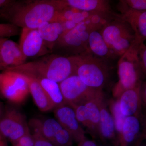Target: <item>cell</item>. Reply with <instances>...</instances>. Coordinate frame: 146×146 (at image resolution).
I'll list each match as a JSON object with an SVG mask.
<instances>
[{
    "label": "cell",
    "instance_id": "obj_1",
    "mask_svg": "<svg viewBox=\"0 0 146 146\" xmlns=\"http://www.w3.org/2000/svg\"><path fill=\"white\" fill-rule=\"evenodd\" d=\"M66 7L64 0L14 1L4 16L18 27L38 29L44 23L56 22Z\"/></svg>",
    "mask_w": 146,
    "mask_h": 146
},
{
    "label": "cell",
    "instance_id": "obj_2",
    "mask_svg": "<svg viewBox=\"0 0 146 146\" xmlns=\"http://www.w3.org/2000/svg\"><path fill=\"white\" fill-rule=\"evenodd\" d=\"M80 59V55L67 57L51 54L5 70L15 72L31 78H47L59 83L69 77L76 75Z\"/></svg>",
    "mask_w": 146,
    "mask_h": 146
},
{
    "label": "cell",
    "instance_id": "obj_3",
    "mask_svg": "<svg viewBox=\"0 0 146 146\" xmlns=\"http://www.w3.org/2000/svg\"><path fill=\"white\" fill-rule=\"evenodd\" d=\"M140 45L134 43L118 62L119 81L112 90L113 96L119 99L125 91L141 84L143 72L138 62L137 50Z\"/></svg>",
    "mask_w": 146,
    "mask_h": 146
},
{
    "label": "cell",
    "instance_id": "obj_4",
    "mask_svg": "<svg viewBox=\"0 0 146 146\" xmlns=\"http://www.w3.org/2000/svg\"><path fill=\"white\" fill-rule=\"evenodd\" d=\"M108 46L116 56H121L135 43L132 29L120 18L110 21L100 30Z\"/></svg>",
    "mask_w": 146,
    "mask_h": 146
},
{
    "label": "cell",
    "instance_id": "obj_5",
    "mask_svg": "<svg viewBox=\"0 0 146 146\" xmlns=\"http://www.w3.org/2000/svg\"><path fill=\"white\" fill-rule=\"evenodd\" d=\"M80 55L81 59L77 70V75L87 86L102 91L109 77L107 65L90 52Z\"/></svg>",
    "mask_w": 146,
    "mask_h": 146
},
{
    "label": "cell",
    "instance_id": "obj_6",
    "mask_svg": "<svg viewBox=\"0 0 146 146\" xmlns=\"http://www.w3.org/2000/svg\"><path fill=\"white\" fill-rule=\"evenodd\" d=\"M98 28L89 21L81 22L74 28L64 32L56 45L80 55L89 52L88 40L92 31Z\"/></svg>",
    "mask_w": 146,
    "mask_h": 146
},
{
    "label": "cell",
    "instance_id": "obj_7",
    "mask_svg": "<svg viewBox=\"0 0 146 146\" xmlns=\"http://www.w3.org/2000/svg\"><path fill=\"white\" fill-rule=\"evenodd\" d=\"M30 132L25 116L16 107L11 105L5 107L0 120V132L12 145Z\"/></svg>",
    "mask_w": 146,
    "mask_h": 146
},
{
    "label": "cell",
    "instance_id": "obj_8",
    "mask_svg": "<svg viewBox=\"0 0 146 146\" xmlns=\"http://www.w3.org/2000/svg\"><path fill=\"white\" fill-rule=\"evenodd\" d=\"M0 94L10 102L21 104L30 94L28 84L23 75L4 70L0 73Z\"/></svg>",
    "mask_w": 146,
    "mask_h": 146
},
{
    "label": "cell",
    "instance_id": "obj_9",
    "mask_svg": "<svg viewBox=\"0 0 146 146\" xmlns=\"http://www.w3.org/2000/svg\"><path fill=\"white\" fill-rule=\"evenodd\" d=\"M58 84L64 100L69 105L83 104L104 94L102 90L87 86L77 75L71 76Z\"/></svg>",
    "mask_w": 146,
    "mask_h": 146
},
{
    "label": "cell",
    "instance_id": "obj_10",
    "mask_svg": "<svg viewBox=\"0 0 146 146\" xmlns=\"http://www.w3.org/2000/svg\"><path fill=\"white\" fill-rule=\"evenodd\" d=\"M54 112L56 119L71 134L74 141L78 143L86 138V132L77 119L72 108L63 104L55 108Z\"/></svg>",
    "mask_w": 146,
    "mask_h": 146
},
{
    "label": "cell",
    "instance_id": "obj_11",
    "mask_svg": "<svg viewBox=\"0 0 146 146\" xmlns=\"http://www.w3.org/2000/svg\"><path fill=\"white\" fill-rule=\"evenodd\" d=\"M19 45L27 58L44 56L50 52L46 47L38 29L23 28Z\"/></svg>",
    "mask_w": 146,
    "mask_h": 146
},
{
    "label": "cell",
    "instance_id": "obj_12",
    "mask_svg": "<svg viewBox=\"0 0 146 146\" xmlns=\"http://www.w3.org/2000/svg\"><path fill=\"white\" fill-rule=\"evenodd\" d=\"M0 70L19 66L25 63L27 58L20 46L7 38H0Z\"/></svg>",
    "mask_w": 146,
    "mask_h": 146
},
{
    "label": "cell",
    "instance_id": "obj_13",
    "mask_svg": "<svg viewBox=\"0 0 146 146\" xmlns=\"http://www.w3.org/2000/svg\"><path fill=\"white\" fill-rule=\"evenodd\" d=\"M67 7L110 18H119L111 8L109 1L105 0H64Z\"/></svg>",
    "mask_w": 146,
    "mask_h": 146
},
{
    "label": "cell",
    "instance_id": "obj_14",
    "mask_svg": "<svg viewBox=\"0 0 146 146\" xmlns=\"http://www.w3.org/2000/svg\"><path fill=\"white\" fill-rule=\"evenodd\" d=\"M100 117L98 134L102 142H109L114 146H119V137L115 122L111 113L107 108L104 99L102 102L100 108Z\"/></svg>",
    "mask_w": 146,
    "mask_h": 146
},
{
    "label": "cell",
    "instance_id": "obj_15",
    "mask_svg": "<svg viewBox=\"0 0 146 146\" xmlns=\"http://www.w3.org/2000/svg\"><path fill=\"white\" fill-rule=\"evenodd\" d=\"M141 84L125 91L119 98L121 112L125 117L134 116L139 117L142 103Z\"/></svg>",
    "mask_w": 146,
    "mask_h": 146
},
{
    "label": "cell",
    "instance_id": "obj_16",
    "mask_svg": "<svg viewBox=\"0 0 146 146\" xmlns=\"http://www.w3.org/2000/svg\"><path fill=\"white\" fill-rule=\"evenodd\" d=\"M120 18L132 29L135 35V43L138 45L144 43L146 38V10L128 11L120 16Z\"/></svg>",
    "mask_w": 146,
    "mask_h": 146
},
{
    "label": "cell",
    "instance_id": "obj_17",
    "mask_svg": "<svg viewBox=\"0 0 146 146\" xmlns=\"http://www.w3.org/2000/svg\"><path fill=\"white\" fill-rule=\"evenodd\" d=\"M23 75L28 84L30 94H31L35 103L39 110L46 112L54 109L53 104L38 82L34 79Z\"/></svg>",
    "mask_w": 146,
    "mask_h": 146
},
{
    "label": "cell",
    "instance_id": "obj_18",
    "mask_svg": "<svg viewBox=\"0 0 146 146\" xmlns=\"http://www.w3.org/2000/svg\"><path fill=\"white\" fill-rule=\"evenodd\" d=\"M38 30L46 47L50 51L52 50L64 32L63 25L59 22L44 23Z\"/></svg>",
    "mask_w": 146,
    "mask_h": 146
},
{
    "label": "cell",
    "instance_id": "obj_19",
    "mask_svg": "<svg viewBox=\"0 0 146 146\" xmlns=\"http://www.w3.org/2000/svg\"><path fill=\"white\" fill-rule=\"evenodd\" d=\"M141 122L139 117H127L124 123L119 138V146H129L135 142L140 135Z\"/></svg>",
    "mask_w": 146,
    "mask_h": 146
},
{
    "label": "cell",
    "instance_id": "obj_20",
    "mask_svg": "<svg viewBox=\"0 0 146 146\" xmlns=\"http://www.w3.org/2000/svg\"><path fill=\"white\" fill-rule=\"evenodd\" d=\"M89 51L102 58H112L116 56L105 42L100 31L94 30L90 33L88 40Z\"/></svg>",
    "mask_w": 146,
    "mask_h": 146
},
{
    "label": "cell",
    "instance_id": "obj_21",
    "mask_svg": "<svg viewBox=\"0 0 146 146\" xmlns=\"http://www.w3.org/2000/svg\"><path fill=\"white\" fill-rule=\"evenodd\" d=\"M104 99V96L103 94L89 100L83 104L89 112L92 127L91 135L93 137L98 136V134L99 125L100 117V108L102 102Z\"/></svg>",
    "mask_w": 146,
    "mask_h": 146
},
{
    "label": "cell",
    "instance_id": "obj_22",
    "mask_svg": "<svg viewBox=\"0 0 146 146\" xmlns=\"http://www.w3.org/2000/svg\"><path fill=\"white\" fill-rule=\"evenodd\" d=\"M33 79L38 82L44 90L53 104L55 108L62 105L66 104L61 93L59 84L47 78Z\"/></svg>",
    "mask_w": 146,
    "mask_h": 146
},
{
    "label": "cell",
    "instance_id": "obj_23",
    "mask_svg": "<svg viewBox=\"0 0 146 146\" xmlns=\"http://www.w3.org/2000/svg\"><path fill=\"white\" fill-rule=\"evenodd\" d=\"M110 112L114 119L116 131L119 140L123 125L126 117H125L121 112L119 99H117L116 100H111L110 101Z\"/></svg>",
    "mask_w": 146,
    "mask_h": 146
},
{
    "label": "cell",
    "instance_id": "obj_24",
    "mask_svg": "<svg viewBox=\"0 0 146 146\" xmlns=\"http://www.w3.org/2000/svg\"><path fill=\"white\" fill-rule=\"evenodd\" d=\"M74 111L76 117L78 122L92 134L90 116L87 108L84 104L72 105H70Z\"/></svg>",
    "mask_w": 146,
    "mask_h": 146
},
{
    "label": "cell",
    "instance_id": "obj_25",
    "mask_svg": "<svg viewBox=\"0 0 146 146\" xmlns=\"http://www.w3.org/2000/svg\"><path fill=\"white\" fill-rule=\"evenodd\" d=\"M119 9L122 14L128 11H146V0H123L120 1Z\"/></svg>",
    "mask_w": 146,
    "mask_h": 146
},
{
    "label": "cell",
    "instance_id": "obj_26",
    "mask_svg": "<svg viewBox=\"0 0 146 146\" xmlns=\"http://www.w3.org/2000/svg\"><path fill=\"white\" fill-rule=\"evenodd\" d=\"M73 141L71 134L62 127L55 136L52 144L55 146H72Z\"/></svg>",
    "mask_w": 146,
    "mask_h": 146
},
{
    "label": "cell",
    "instance_id": "obj_27",
    "mask_svg": "<svg viewBox=\"0 0 146 146\" xmlns=\"http://www.w3.org/2000/svg\"><path fill=\"white\" fill-rule=\"evenodd\" d=\"M19 27L11 23H0V38H7L18 35Z\"/></svg>",
    "mask_w": 146,
    "mask_h": 146
},
{
    "label": "cell",
    "instance_id": "obj_28",
    "mask_svg": "<svg viewBox=\"0 0 146 146\" xmlns=\"http://www.w3.org/2000/svg\"><path fill=\"white\" fill-rule=\"evenodd\" d=\"M31 133L34 146H55L48 140L42 135L39 131L32 129Z\"/></svg>",
    "mask_w": 146,
    "mask_h": 146
},
{
    "label": "cell",
    "instance_id": "obj_29",
    "mask_svg": "<svg viewBox=\"0 0 146 146\" xmlns=\"http://www.w3.org/2000/svg\"><path fill=\"white\" fill-rule=\"evenodd\" d=\"M137 56L141 71L144 74H146V47L144 43H141L138 47Z\"/></svg>",
    "mask_w": 146,
    "mask_h": 146
},
{
    "label": "cell",
    "instance_id": "obj_30",
    "mask_svg": "<svg viewBox=\"0 0 146 146\" xmlns=\"http://www.w3.org/2000/svg\"><path fill=\"white\" fill-rule=\"evenodd\" d=\"M12 146H34L31 131L20 138Z\"/></svg>",
    "mask_w": 146,
    "mask_h": 146
},
{
    "label": "cell",
    "instance_id": "obj_31",
    "mask_svg": "<svg viewBox=\"0 0 146 146\" xmlns=\"http://www.w3.org/2000/svg\"><path fill=\"white\" fill-rule=\"evenodd\" d=\"M78 143V146H98L95 141L88 140L87 138L80 141Z\"/></svg>",
    "mask_w": 146,
    "mask_h": 146
},
{
    "label": "cell",
    "instance_id": "obj_32",
    "mask_svg": "<svg viewBox=\"0 0 146 146\" xmlns=\"http://www.w3.org/2000/svg\"><path fill=\"white\" fill-rule=\"evenodd\" d=\"M0 146H9L7 140L5 137L0 139Z\"/></svg>",
    "mask_w": 146,
    "mask_h": 146
},
{
    "label": "cell",
    "instance_id": "obj_33",
    "mask_svg": "<svg viewBox=\"0 0 146 146\" xmlns=\"http://www.w3.org/2000/svg\"><path fill=\"white\" fill-rule=\"evenodd\" d=\"M5 107L2 102H0V120L1 119L4 112Z\"/></svg>",
    "mask_w": 146,
    "mask_h": 146
},
{
    "label": "cell",
    "instance_id": "obj_34",
    "mask_svg": "<svg viewBox=\"0 0 146 146\" xmlns=\"http://www.w3.org/2000/svg\"><path fill=\"white\" fill-rule=\"evenodd\" d=\"M137 146H146V145L144 144H141V143H140V144H137Z\"/></svg>",
    "mask_w": 146,
    "mask_h": 146
},
{
    "label": "cell",
    "instance_id": "obj_35",
    "mask_svg": "<svg viewBox=\"0 0 146 146\" xmlns=\"http://www.w3.org/2000/svg\"><path fill=\"white\" fill-rule=\"evenodd\" d=\"M0 63H1V56H0Z\"/></svg>",
    "mask_w": 146,
    "mask_h": 146
},
{
    "label": "cell",
    "instance_id": "obj_36",
    "mask_svg": "<svg viewBox=\"0 0 146 146\" xmlns=\"http://www.w3.org/2000/svg\"><path fill=\"white\" fill-rule=\"evenodd\" d=\"M1 96V94H0V97Z\"/></svg>",
    "mask_w": 146,
    "mask_h": 146
}]
</instances>
